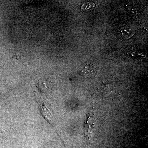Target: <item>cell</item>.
<instances>
[{"label":"cell","mask_w":148,"mask_h":148,"mask_svg":"<svg viewBox=\"0 0 148 148\" xmlns=\"http://www.w3.org/2000/svg\"><path fill=\"white\" fill-rule=\"evenodd\" d=\"M121 36L125 39H128L134 34V32L129 28H123L120 32Z\"/></svg>","instance_id":"obj_1"}]
</instances>
